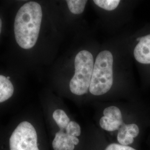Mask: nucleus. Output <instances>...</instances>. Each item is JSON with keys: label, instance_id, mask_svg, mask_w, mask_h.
Returning <instances> with one entry per match:
<instances>
[{"label": "nucleus", "instance_id": "obj_6", "mask_svg": "<svg viewBox=\"0 0 150 150\" xmlns=\"http://www.w3.org/2000/svg\"><path fill=\"white\" fill-rule=\"evenodd\" d=\"M13 86L8 77L0 75V103L8 100L13 93Z\"/></svg>", "mask_w": 150, "mask_h": 150}, {"label": "nucleus", "instance_id": "obj_10", "mask_svg": "<svg viewBox=\"0 0 150 150\" xmlns=\"http://www.w3.org/2000/svg\"><path fill=\"white\" fill-rule=\"evenodd\" d=\"M117 139L119 144L123 146L131 145L134 141V138L129 136L125 128V124L124 123L118 129Z\"/></svg>", "mask_w": 150, "mask_h": 150}, {"label": "nucleus", "instance_id": "obj_7", "mask_svg": "<svg viewBox=\"0 0 150 150\" xmlns=\"http://www.w3.org/2000/svg\"><path fill=\"white\" fill-rule=\"evenodd\" d=\"M53 118L59 126L60 130L64 131L70 122V118L66 113L64 112V111L60 109H57L54 111Z\"/></svg>", "mask_w": 150, "mask_h": 150}, {"label": "nucleus", "instance_id": "obj_11", "mask_svg": "<svg viewBox=\"0 0 150 150\" xmlns=\"http://www.w3.org/2000/svg\"><path fill=\"white\" fill-rule=\"evenodd\" d=\"M103 113L104 116L108 118L120 122H123L122 113L118 107L113 106L107 107L104 110Z\"/></svg>", "mask_w": 150, "mask_h": 150}, {"label": "nucleus", "instance_id": "obj_1", "mask_svg": "<svg viewBox=\"0 0 150 150\" xmlns=\"http://www.w3.org/2000/svg\"><path fill=\"white\" fill-rule=\"evenodd\" d=\"M42 18V8L36 2H28L16 14L14 32L16 42L23 49L32 48L38 41Z\"/></svg>", "mask_w": 150, "mask_h": 150}, {"label": "nucleus", "instance_id": "obj_18", "mask_svg": "<svg viewBox=\"0 0 150 150\" xmlns=\"http://www.w3.org/2000/svg\"><path fill=\"white\" fill-rule=\"evenodd\" d=\"M1 29H2V21H1V19L0 18V33L1 32Z\"/></svg>", "mask_w": 150, "mask_h": 150}, {"label": "nucleus", "instance_id": "obj_17", "mask_svg": "<svg viewBox=\"0 0 150 150\" xmlns=\"http://www.w3.org/2000/svg\"><path fill=\"white\" fill-rule=\"evenodd\" d=\"M70 139L72 141V142L75 145H77V144H79V139L77 137H75V136H70Z\"/></svg>", "mask_w": 150, "mask_h": 150}, {"label": "nucleus", "instance_id": "obj_12", "mask_svg": "<svg viewBox=\"0 0 150 150\" xmlns=\"http://www.w3.org/2000/svg\"><path fill=\"white\" fill-rule=\"evenodd\" d=\"M94 3L100 7L107 11H112L118 6L120 0H95Z\"/></svg>", "mask_w": 150, "mask_h": 150}, {"label": "nucleus", "instance_id": "obj_16", "mask_svg": "<svg viewBox=\"0 0 150 150\" xmlns=\"http://www.w3.org/2000/svg\"><path fill=\"white\" fill-rule=\"evenodd\" d=\"M105 150H136L134 148L129 147L128 146L117 144H112L108 145L106 148Z\"/></svg>", "mask_w": 150, "mask_h": 150}, {"label": "nucleus", "instance_id": "obj_14", "mask_svg": "<svg viewBox=\"0 0 150 150\" xmlns=\"http://www.w3.org/2000/svg\"><path fill=\"white\" fill-rule=\"evenodd\" d=\"M66 133L68 135L75 136L77 137L80 136L81 133L80 125L74 121H70V123H69L68 126L66 129Z\"/></svg>", "mask_w": 150, "mask_h": 150}, {"label": "nucleus", "instance_id": "obj_2", "mask_svg": "<svg viewBox=\"0 0 150 150\" xmlns=\"http://www.w3.org/2000/svg\"><path fill=\"white\" fill-rule=\"evenodd\" d=\"M113 56L109 51H103L95 60L89 91L91 94L100 96L105 94L112 86Z\"/></svg>", "mask_w": 150, "mask_h": 150}, {"label": "nucleus", "instance_id": "obj_9", "mask_svg": "<svg viewBox=\"0 0 150 150\" xmlns=\"http://www.w3.org/2000/svg\"><path fill=\"white\" fill-rule=\"evenodd\" d=\"M69 8L71 13L79 15L82 13L87 2L86 0H67L66 1Z\"/></svg>", "mask_w": 150, "mask_h": 150}, {"label": "nucleus", "instance_id": "obj_15", "mask_svg": "<svg viewBox=\"0 0 150 150\" xmlns=\"http://www.w3.org/2000/svg\"><path fill=\"white\" fill-rule=\"evenodd\" d=\"M125 128L126 129L128 134L133 138L136 137L139 134V128L138 126L136 124H125Z\"/></svg>", "mask_w": 150, "mask_h": 150}, {"label": "nucleus", "instance_id": "obj_4", "mask_svg": "<svg viewBox=\"0 0 150 150\" xmlns=\"http://www.w3.org/2000/svg\"><path fill=\"white\" fill-rule=\"evenodd\" d=\"M10 150H40L38 134L32 124L27 121L20 123L10 139Z\"/></svg>", "mask_w": 150, "mask_h": 150}, {"label": "nucleus", "instance_id": "obj_8", "mask_svg": "<svg viewBox=\"0 0 150 150\" xmlns=\"http://www.w3.org/2000/svg\"><path fill=\"white\" fill-rule=\"evenodd\" d=\"M123 123V122H120L113 120L105 116H103L100 121V125L101 128L110 132L118 130Z\"/></svg>", "mask_w": 150, "mask_h": 150}, {"label": "nucleus", "instance_id": "obj_13", "mask_svg": "<svg viewBox=\"0 0 150 150\" xmlns=\"http://www.w3.org/2000/svg\"><path fill=\"white\" fill-rule=\"evenodd\" d=\"M67 135L64 130H60L56 134L55 137L52 142V147L54 150H67L63 146L64 137Z\"/></svg>", "mask_w": 150, "mask_h": 150}, {"label": "nucleus", "instance_id": "obj_3", "mask_svg": "<svg viewBox=\"0 0 150 150\" xmlns=\"http://www.w3.org/2000/svg\"><path fill=\"white\" fill-rule=\"evenodd\" d=\"M94 67L93 56L88 51L82 50L76 56L75 75L71 80V92L76 95L86 93L91 83Z\"/></svg>", "mask_w": 150, "mask_h": 150}, {"label": "nucleus", "instance_id": "obj_5", "mask_svg": "<svg viewBox=\"0 0 150 150\" xmlns=\"http://www.w3.org/2000/svg\"><path fill=\"white\" fill-rule=\"evenodd\" d=\"M139 41L134 51V58L142 64H150V35L137 38Z\"/></svg>", "mask_w": 150, "mask_h": 150}]
</instances>
